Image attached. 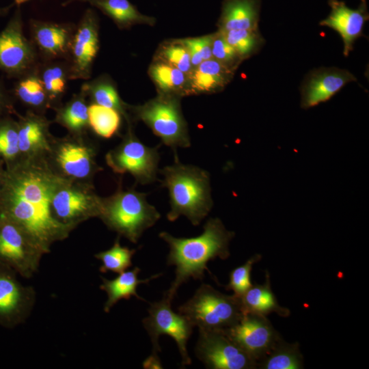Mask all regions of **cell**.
Listing matches in <instances>:
<instances>
[{
	"instance_id": "cell-1",
	"label": "cell",
	"mask_w": 369,
	"mask_h": 369,
	"mask_svg": "<svg viewBox=\"0 0 369 369\" xmlns=\"http://www.w3.org/2000/svg\"><path fill=\"white\" fill-rule=\"evenodd\" d=\"M5 167L0 214L23 228L45 254L50 252L53 243L66 239L72 231L52 212L54 193L64 178L52 169L46 156L20 158Z\"/></svg>"
},
{
	"instance_id": "cell-2",
	"label": "cell",
	"mask_w": 369,
	"mask_h": 369,
	"mask_svg": "<svg viewBox=\"0 0 369 369\" xmlns=\"http://www.w3.org/2000/svg\"><path fill=\"white\" fill-rule=\"evenodd\" d=\"M159 237L169 246L167 264L174 266L175 279L163 297L171 302L179 287L190 278L202 280L207 264L217 258H229L230 242L234 232L226 229L220 219L209 218L203 226L201 234L190 238L175 237L167 232H161Z\"/></svg>"
},
{
	"instance_id": "cell-3",
	"label": "cell",
	"mask_w": 369,
	"mask_h": 369,
	"mask_svg": "<svg viewBox=\"0 0 369 369\" xmlns=\"http://www.w3.org/2000/svg\"><path fill=\"white\" fill-rule=\"evenodd\" d=\"M174 163L159 170L163 176L161 186L167 189L169 221L186 217L198 226L213 206L209 173L197 166L181 163L175 152Z\"/></svg>"
},
{
	"instance_id": "cell-4",
	"label": "cell",
	"mask_w": 369,
	"mask_h": 369,
	"mask_svg": "<svg viewBox=\"0 0 369 369\" xmlns=\"http://www.w3.org/2000/svg\"><path fill=\"white\" fill-rule=\"evenodd\" d=\"M146 197L145 193L120 186L112 195L102 197L98 218L118 236L137 243L143 233L161 218L159 212Z\"/></svg>"
},
{
	"instance_id": "cell-5",
	"label": "cell",
	"mask_w": 369,
	"mask_h": 369,
	"mask_svg": "<svg viewBox=\"0 0 369 369\" xmlns=\"http://www.w3.org/2000/svg\"><path fill=\"white\" fill-rule=\"evenodd\" d=\"M178 312L199 329L221 331L237 324L245 314L240 297L225 295L206 284Z\"/></svg>"
},
{
	"instance_id": "cell-6",
	"label": "cell",
	"mask_w": 369,
	"mask_h": 369,
	"mask_svg": "<svg viewBox=\"0 0 369 369\" xmlns=\"http://www.w3.org/2000/svg\"><path fill=\"white\" fill-rule=\"evenodd\" d=\"M137 119L144 122L161 142L176 151L191 146L187 122L175 95L161 94L144 105L129 107Z\"/></svg>"
},
{
	"instance_id": "cell-7",
	"label": "cell",
	"mask_w": 369,
	"mask_h": 369,
	"mask_svg": "<svg viewBox=\"0 0 369 369\" xmlns=\"http://www.w3.org/2000/svg\"><path fill=\"white\" fill-rule=\"evenodd\" d=\"M83 135L70 134L62 139L53 138L46 158L61 177L90 183L100 167L96 162L94 146L85 141Z\"/></svg>"
},
{
	"instance_id": "cell-8",
	"label": "cell",
	"mask_w": 369,
	"mask_h": 369,
	"mask_svg": "<svg viewBox=\"0 0 369 369\" xmlns=\"http://www.w3.org/2000/svg\"><path fill=\"white\" fill-rule=\"evenodd\" d=\"M102 197L89 182L63 178L57 187L51 206L54 217L73 230L78 225L100 213Z\"/></svg>"
},
{
	"instance_id": "cell-9",
	"label": "cell",
	"mask_w": 369,
	"mask_h": 369,
	"mask_svg": "<svg viewBox=\"0 0 369 369\" xmlns=\"http://www.w3.org/2000/svg\"><path fill=\"white\" fill-rule=\"evenodd\" d=\"M107 164L116 174H130L137 182L148 184L157 180L160 154L158 147L140 141L131 127L120 144L105 156Z\"/></svg>"
},
{
	"instance_id": "cell-10",
	"label": "cell",
	"mask_w": 369,
	"mask_h": 369,
	"mask_svg": "<svg viewBox=\"0 0 369 369\" xmlns=\"http://www.w3.org/2000/svg\"><path fill=\"white\" fill-rule=\"evenodd\" d=\"M46 254L19 225L0 214V264L29 279L38 270Z\"/></svg>"
},
{
	"instance_id": "cell-11",
	"label": "cell",
	"mask_w": 369,
	"mask_h": 369,
	"mask_svg": "<svg viewBox=\"0 0 369 369\" xmlns=\"http://www.w3.org/2000/svg\"><path fill=\"white\" fill-rule=\"evenodd\" d=\"M39 55L23 32L20 6L0 31V70L9 77L20 78L36 70Z\"/></svg>"
},
{
	"instance_id": "cell-12",
	"label": "cell",
	"mask_w": 369,
	"mask_h": 369,
	"mask_svg": "<svg viewBox=\"0 0 369 369\" xmlns=\"http://www.w3.org/2000/svg\"><path fill=\"white\" fill-rule=\"evenodd\" d=\"M148 316L142 320V324L148 332L152 344V353L158 355L161 351L159 339L161 335L172 338L178 348L182 357V365L191 364L187 352V341L192 334L194 326L187 317L172 309V302L165 297L159 301L150 304Z\"/></svg>"
},
{
	"instance_id": "cell-13",
	"label": "cell",
	"mask_w": 369,
	"mask_h": 369,
	"mask_svg": "<svg viewBox=\"0 0 369 369\" xmlns=\"http://www.w3.org/2000/svg\"><path fill=\"white\" fill-rule=\"evenodd\" d=\"M195 353L207 368H258L257 361L221 331L199 329Z\"/></svg>"
},
{
	"instance_id": "cell-14",
	"label": "cell",
	"mask_w": 369,
	"mask_h": 369,
	"mask_svg": "<svg viewBox=\"0 0 369 369\" xmlns=\"http://www.w3.org/2000/svg\"><path fill=\"white\" fill-rule=\"evenodd\" d=\"M12 269L0 264V325L12 329L30 316L36 299L35 289L24 286Z\"/></svg>"
},
{
	"instance_id": "cell-15",
	"label": "cell",
	"mask_w": 369,
	"mask_h": 369,
	"mask_svg": "<svg viewBox=\"0 0 369 369\" xmlns=\"http://www.w3.org/2000/svg\"><path fill=\"white\" fill-rule=\"evenodd\" d=\"M98 16L88 8L75 27L68 57L69 79H89L99 49Z\"/></svg>"
},
{
	"instance_id": "cell-16",
	"label": "cell",
	"mask_w": 369,
	"mask_h": 369,
	"mask_svg": "<svg viewBox=\"0 0 369 369\" xmlns=\"http://www.w3.org/2000/svg\"><path fill=\"white\" fill-rule=\"evenodd\" d=\"M224 332L258 363L282 338L266 316L245 313Z\"/></svg>"
},
{
	"instance_id": "cell-17",
	"label": "cell",
	"mask_w": 369,
	"mask_h": 369,
	"mask_svg": "<svg viewBox=\"0 0 369 369\" xmlns=\"http://www.w3.org/2000/svg\"><path fill=\"white\" fill-rule=\"evenodd\" d=\"M75 25L31 19V41L38 53L46 61L68 59Z\"/></svg>"
},
{
	"instance_id": "cell-18",
	"label": "cell",
	"mask_w": 369,
	"mask_h": 369,
	"mask_svg": "<svg viewBox=\"0 0 369 369\" xmlns=\"http://www.w3.org/2000/svg\"><path fill=\"white\" fill-rule=\"evenodd\" d=\"M356 81L349 71L337 68L312 70L303 81L301 89V106L308 109L325 102L348 83Z\"/></svg>"
},
{
	"instance_id": "cell-19",
	"label": "cell",
	"mask_w": 369,
	"mask_h": 369,
	"mask_svg": "<svg viewBox=\"0 0 369 369\" xmlns=\"http://www.w3.org/2000/svg\"><path fill=\"white\" fill-rule=\"evenodd\" d=\"M328 4L330 14L320 22V25L330 27L340 35L344 43V55L348 56L355 41L363 36V27L369 18L366 1L360 0L357 9L348 8L339 0H329Z\"/></svg>"
},
{
	"instance_id": "cell-20",
	"label": "cell",
	"mask_w": 369,
	"mask_h": 369,
	"mask_svg": "<svg viewBox=\"0 0 369 369\" xmlns=\"http://www.w3.org/2000/svg\"><path fill=\"white\" fill-rule=\"evenodd\" d=\"M18 146L20 158L46 156L50 150L53 137L50 122L41 113L28 111L18 115Z\"/></svg>"
},
{
	"instance_id": "cell-21",
	"label": "cell",
	"mask_w": 369,
	"mask_h": 369,
	"mask_svg": "<svg viewBox=\"0 0 369 369\" xmlns=\"http://www.w3.org/2000/svg\"><path fill=\"white\" fill-rule=\"evenodd\" d=\"M260 0H223L219 31L258 29Z\"/></svg>"
},
{
	"instance_id": "cell-22",
	"label": "cell",
	"mask_w": 369,
	"mask_h": 369,
	"mask_svg": "<svg viewBox=\"0 0 369 369\" xmlns=\"http://www.w3.org/2000/svg\"><path fill=\"white\" fill-rule=\"evenodd\" d=\"M141 269L138 266L131 270H126L112 279H108L101 277L102 284L100 290L105 291L107 295V301L104 304L103 310L108 313L111 309L121 299L128 300L131 297H135L141 301H146L137 292V288L141 284H147L152 279L159 277L162 273L155 274L149 278L139 279L138 275Z\"/></svg>"
},
{
	"instance_id": "cell-23",
	"label": "cell",
	"mask_w": 369,
	"mask_h": 369,
	"mask_svg": "<svg viewBox=\"0 0 369 369\" xmlns=\"http://www.w3.org/2000/svg\"><path fill=\"white\" fill-rule=\"evenodd\" d=\"M74 2L89 3L109 17L120 29L129 28L137 24L153 25L155 18L140 13L128 0H66L62 5Z\"/></svg>"
},
{
	"instance_id": "cell-24",
	"label": "cell",
	"mask_w": 369,
	"mask_h": 369,
	"mask_svg": "<svg viewBox=\"0 0 369 369\" xmlns=\"http://www.w3.org/2000/svg\"><path fill=\"white\" fill-rule=\"evenodd\" d=\"M234 72L216 59L204 60L189 74L191 91L213 92L222 90L232 79Z\"/></svg>"
},
{
	"instance_id": "cell-25",
	"label": "cell",
	"mask_w": 369,
	"mask_h": 369,
	"mask_svg": "<svg viewBox=\"0 0 369 369\" xmlns=\"http://www.w3.org/2000/svg\"><path fill=\"white\" fill-rule=\"evenodd\" d=\"M245 313H254L266 316L276 313L282 317L290 315V310L281 306L271 288L269 273H266L263 284L253 285L240 297Z\"/></svg>"
},
{
	"instance_id": "cell-26",
	"label": "cell",
	"mask_w": 369,
	"mask_h": 369,
	"mask_svg": "<svg viewBox=\"0 0 369 369\" xmlns=\"http://www.w3.org/2000/svg\"><path fill=\"white\" fill-rule=\"evenodd\" d=\"M81 91L65 105L56 108L55 121L72 135H84L89 126L88 105Z\"/></svg>"
},
{
	"instance_id": "cell-27",
	"label": "cell",
	"mask_w": 369,
	"mask_h": 369,
	"mask_svg": "<svg viewBox=\"0 0 369 369\" xmlns=\"http://www.w3.org/2000/svg\"><path fill=\"white\" fill-rule=\"evenodd\" d=\"M37 70L18 78L14 94L25 105L41 113L42 111L52 107V104Z\"/></svg>"
},
{
	"instance_id": "cell-28",
	"label": "cell",
	"mask_w": 369,
	"mask_h": 369,
	"mask_svg": "<svg viewBox=\"0 0 369 369\" xmlns=\"http://www.w3.org/2000/svg\"><path fill=\"white\" fill-rule=\"evenodd\" d=\"M81 91L90 96L93 103L118 111L129 122L128 105L119 96L114 85L107 79L99 77L83 84Z\"/></svg>"
},
{
	"instance_id": "cell-29",
	"label": "cell",
	"mask_w": 369,
	"mask_h": 369,
	"mask_svg": "<svg viewBox=\"0 0 369 369\" xmlns=\"http://www.w3.org/2000/svg\"><path fill=\"white\" fill-rule=\"evenodd\" d=\"M260 369H302L303 357L298 343H288L281 338L258 363Z\"/></svg>"
},
{
	"instance_id": "cell-30",
	"label": "cell",
	"mask_w": 369,
	"mask_h": 369,
	"mask_svg": "<svg viewBox=\"0 0 369 369\" xmlns=\"http://www.w3.org/2000/svg\"><path fill=\"white\" fill-rule=\"evenodd\" d=\"M45 64L38 74L42 81L44 90L52 104L61 98L66 89L69 79V68L67 62L52 61Z\"/></svg>"
},
{
	"instance_id": "cell-31",
	"label": "cell",
	"mask_w": 369,
	"mask_h": 369,
	"mask_svg": "<svg viewBox=\"0 0 369 369\" xmlns=\"http://www.w3.org/2000/svg\"><path fill=\"white\" fill-rule=\"evenodd\" d=\"M150 74L162 94L166 95L184 90L189 79L187 74L165 62L152 64Z\"/></svg>"
},
{
	"instance_id": "cell-32",
	"label": "cell",
	"mask_w": 369,
	"mask_h": 369,
	"mask_svg": "<svg viewBox=\"0 0 369 369\" xmlns=\"http://www.w3.org/2000/svg\"><path fill=\"white\" fill-rule=\"evenodd\" d=\"M121 114L114 109L92 103L88 106L89 126L98 136L109 139L117 134Z\"/></svg>"
},
{
	"instance_id": "cell-33",
	"label": "cell",
	"mask_w": 369,
	"mask_h": 369,
	"mask_svg": "<svg viewBox=\"0 0 369 369\" xmlns=\"http://www.w3.org/2000/svg\"><path fill=\"white\" fill-rule=\"evenodd\" d=\"M20 158L18 122L9 115L0 116V159L6 166Z\"/></svg>"
},
{
	"instance_id": "cell-34",
	"label": "cell",
	"mask_w": 369,
	"mask_h": 369,
	"mask_svg": "<svg viewBox=\"0 0 369 369\" xmlns=\"http://www.w3.org/2000/svg\"><path fill=\"white\" fill-rule=\"evenodd\" d=\"M136 251L122 246L118 236L111 248L98 252L94 256L102 262L99 268L101 273L111 271L119 274L132 266V258Z\"/></svg>"
},
{
	"instance_id": "cell-35",
	"label": "cell",
	"mask_w": 369,
	"mask_h": 369,
	"mask_svg": "<svg viewBox=\"0 0 369 369\" xmlns=\"http://www.w3.org/2000/svg\"><path fill=\"white\" fill-rule=\"evenodd\" d=\"M220 32L243 59L256 53L264 42L258 29L231 30Z\"/></svg>"
},
{
	"instance_id": "cell-36",
	"label": "cell",
	"mask_w": 369,
	"mask_h": 369,
	"mask_svg": "<svg viewBox=\"0 0 369 369\" xmlns=\"http://www.w3.org/2000/svg\"><path fill=\"white\" fill-rule=\"evenodd\" d=\"M262 256L255 254L249 258L243 264L231 271L229 282L226 285L227 290H232L234 295L241 297L251 286V272L253 265L260 260Z\"/></svg>"
},
{
	"instance_id": "cell-37",
	"label": "cell",
	"mask_w": 369,
	"mask_h": 369,
	"mask_svg": "<svg viewBox=\"0 0 369 369\" xmlns=\"http://www.w3.org/2000/svg\"><path fill=\"white\" fill-rule=\"evenodd\" d=\"M212 55L213 59L232 72L243 60L219 31L212 35Z\"/></svg>"
},
{
	"instance_id": "cell-38",
	"label": "cell",
	"mask_w": 369,
	"mask_h": 369,
	"mask_svg": "<svg viewBox=\"0 0 369 369\" xmlns=\"http://www.w3.org/2000/svg\"><path fill=\"white\" fill-rule=\"evenodd\" d=\"M164 62L189 75L193 69L187 49L178 41L164 46L161 52Z\"/></svg>"
},
{
	"instance_id": "cell-39",
	"label": "cell",
	"mask_w": 369,
	"mask_h": 369,
	"mask_svg": "<svg viewBox=\"0 0 369 369\" xmlns=\"http://www.w3.org/2000/svg\"><path fill=\"white\" fill-rule=\"evenodd\" d=\"M178 41L187 49L193 68L203 61L213 58L212 35Z\"/></svg>"
},
{
	"instance_id": "cell-40",
	"label": "cell",
	"mask_w": 369,
	"mask_h": 369,
	"mask_svg": "<svg viewBox=\"0 0 369 369\" xmlns=\"http://www.w3.org/2000/svg\"><path fill=\"white\" fill-rule=\"evenodd\" d=\"M14 112L11 96L0 81V116Z\"/></svg>"
},
{
	"instance_id": "cell-41",
	"label": "cell",
	"mask_w": 369,
	"mask_h": 369,
	"mask_svg": "<svg viewBox=\"0 0 369 369\" xmlns=\"http://www.w3.org/2000/svg\"><path fill=\"white\" fill-rule=\"evenodd\" d=\"M144 368H162V364L158 355L152 354L143 363Z\"/></svg>"
},
{
	"instance_id": "cell-42",
	"label": "cell",
	"mask_w": 369,
	"mask_h": 369,
	"mask_svg": "<svg viewBox=\"0 0 369 369\" xmlns=\"http://www.w3.org/2000/svg\"><path fill=\"white\" fill-rule=\"evenodd\" d=\"M15 5L13 3L6 5L4 7L0 6V17L5 16L8 14L11 9Z\"/></svg>"
},
{
	"instance_id": "cell-43",
	"label": "cell",
	"mask_w": 369,
	"mask_h": 369,
	"mask_svg": "<svg viewBox=\"0 0 369 369\" xmlns=\"http://www.w3.org/2000/svg\"><path fill=\"white\" fill-rule=\"evenodd\" d=\"M5 164L3 161L0 159V182L3 178L5 172Z\"/></svg>"
},
{
	"instance_id": "cell-44",
	"label": "cell",
	"mask_w": 369,
	"mask_h": 369,
	"mask_svg": "<svg viewBox=\"0 0 369 369\" xmlns=\"http://www.w3.org/2000/svg\"><path fill=\"white\" fill-rule=\"evenodd\" d=\"M29 0H14V4L16 6H20L21 4L26 3Z\"/></svg>"
}]
</instances>
